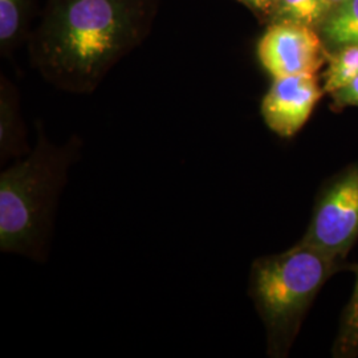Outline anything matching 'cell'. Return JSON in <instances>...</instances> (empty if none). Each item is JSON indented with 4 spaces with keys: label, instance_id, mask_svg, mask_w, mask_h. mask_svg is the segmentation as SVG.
<instances>
[{
    "label": "cell",
    "instance_id": "6da1fadb",
    "mask_svg": "<svg viewBox=\"0 0 358 358\" xmlns=\"http://www.w3.org/2000/svg\"><path fill=\"white\" fill-rule=\"evenodd\" d=\"M78 141L57 146L40 133L35 148L0 174V251L43 263Z\"/></svg>",
    "mask_w": 358,
    "mask_h": 358
},
{
    "label": "cell",
    "instance_id": "7a4b0ae2",
    "mask_svg": "<svg viewBox=\"0 0 358 358\" xmlns=\"http://www.w3.org/2000/svg\"><path fill=\"white\" fill-rule=\"evenodd\" d=\"M343 262L301 241L282 254L256 259L248 294L266 327L269 356H287L308 308Z\"/></svg>",
    "mask_w": 358,
    "mask_h": 358
},
{
    "label": "cell",
    "instance_id": "3957f363",
    "mask_svg": "<svg viewBox=\"0 0 358 358\" xmlns=\"http://www.w3.org/2000/svg\"><path fill=\"white\" fill-rule=\"evenodd\" d=\"M129 28L124 0H71L48 43L47 63L77 87L101 76L122 48Z\"/></svg>",
    "mask_w": 358,
    "mask_h": 358
},
{
    "label": "cell",
    "instance_id": "277c9868",
    "mask_svg": "<svg viewBox=\"0 0 358 358\" xmlns=\"http://www.w3.org/2000/svg\"><path fill=\"white\" fill-rule=\"evenodd\" d=\"M358 239V164L328 182L301 242L344 260Z\"/></svg>",
    "mask_w": 358,
    "mask_h": 358
},
{
    "label": "cell",
    "instance_id": "5b68a950",
    "mask_svg": "<svg viewBox=\"0 0 358 358\" xmlns=\"http://www.w3.org/2000/svg\"><path fill=\"white\" fill-rule=\"evenodd\" d=\"M257 56L273 78L316 75L325 62L319 35L306 23L289 19L269 27L257 44Z\"/></svg>",
    "mask_w": 358,
    "mask_h": 358
},
{
    "label": "cell",
    "instance_id": "8992f818",
    "mask_svg": "<svg viewBox=\"0 0 358 358\" xmlns=\"http://www.w3.org/2000/svg\"><path fill=\"white\" fill-rule=\"evenodd\" d=\"M322 93L316 75L273 78L262 101V115L273 133L291 138L307 124Z\"/></svg>",
    "mask_w": 358,
    "mask_h": 358
},
{
    "label": "cell",
    "instance_id": "52a82bcc",
    "mask_svg": "<svg viewBox=\"0 0 358 358\" xmlns=\"http://www.w3.org/2000/svg\"><path fill=\"white\" fill-rule=\"evenodd\" d=\"M333 44L346 47L358 44V0H346L328 19L324 28Z\"/></svg>",
    "mask_w": 358,
    "mask_h": 358
},
{
    "label": "cell",
    "instance_id": "ba28073f",
    "mask_svg": "<svg viewBox=\"0 0 358 358\" xmlns=\"http://www.w3.org/2000/svg\"><path fill=\"white\" fill-rule=\"evenodd\" d=\"M358 76V44L346 45L329 59L324 92L334 93Z\"/></svg>",
    "mask_w": 358,
    "mask_h": 358
},
{
    "label": "cell",
    "instance_id": "9c48e42d",
    "mask_svg": "<svg viewBox=\"0 0 358 358\" xmlns=\"http://www.w3.org/2000/svg\"><path fill=\"white\" fill-rule=\"evenodd\" d=\"M333 353L336 357H353L358 355V269L355 291L344 310Z\"/></svg>",
    "mask_w": 358,
    "mask_h": 358
},
{
    "label": "cell",
    "instance_id": "30bf717a",
    "mask_svg": "<svg viewBox=\"0 0 358 358\" xmlns=\"http://www.w3.org/2000/svg\"><path fill=\"white\" fill-rule=\"evenodd\" d=\"M328 7L327 0H282V15L308 26L317 22Z\"/></svg>",
    "mask_w": 358,
    "mask_h": 358
},
{
    "label": "cell",
    "instance_id": "8fae6325",
    "mask_svg": "<svg viewBox=\"0 0 358 358\" xmlns=\"http://www.w3.org/2000/svg\"><path fill=\"white\" fill-rule=\"evenodd\" d=\"M20 0H0V40L7 43L20 24Z\"/></svg>",
    "mask_w": 358,
    "mask_h": 358
},
{
    "label": "cell",
    "instance_id": "7c38bea8",
    "mask_svg": "<svg viewBox=\"0 0 358 358\" xmlns=\"http://www.w3.org/2000/svg\"><path fill=\"white\" fill-rule=\"evenodd\" d=\"M332 97L338 106H358V76L332 93Z\"/></svg>",
    "mask_w": 358,
    "mask_h": 358
},
{
    "label": "cell",
    "instance_id": "4fadbf2b",
    "mask_svg": "<svg viewBox=\"0 0 358 358\" xmlns=\"http://www.w3.org/2000/svg\"><path fill=\"white\" fill-rule=\"evenodd\" d=\"M254 6L259 8H268L272 3H275L276 0H250Z\"/></svg>",
    "mask_w": 358,
    "mask_h": 358
},
{
    "label": "cell",
    "instance_id": "5bb4252c",
    "mask_svg": "<svg viewBox=\"0 0 358 358\" xmlns=\"http://www.w3.org/2000/svg\"><path fill=\"white\" fill-rule=\"evenodd\" d=\"M328 1V6H336V4H341V3H344L346 0H327Z\"/></svg>",
    "mask_w": 358,
    "mask_h": 358
}]
</instances>
